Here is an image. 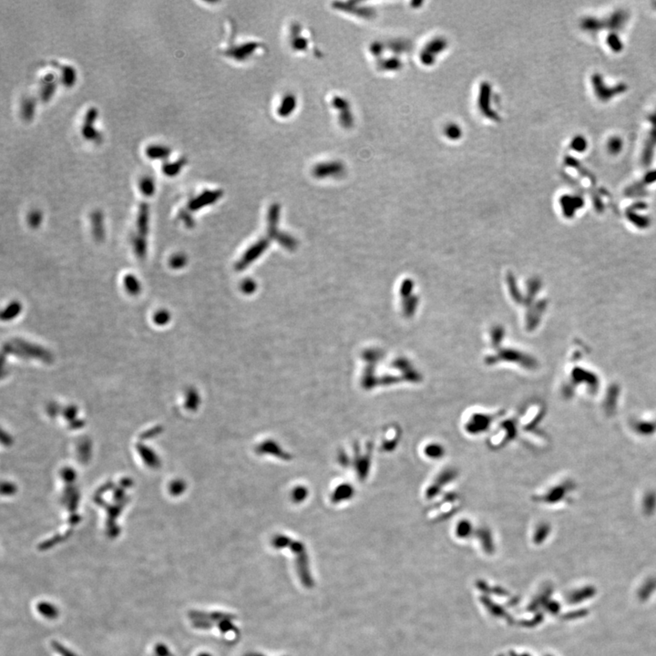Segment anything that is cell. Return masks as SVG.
Listing matches in <instances>:
<instances>
[{"label":"cell","instance_id":"3957f363","mask_svg":"<svg viewBox=\"0 0 656 656\" xmlns=\"http://www.w3.org/2000/svg\"><path fill=\"white\" fill-rule=\"evenodd\" d=\"M518 417L504 414L492 427L487 445L491 450H501L518 439Z\"/></svg>","mask_w":656,"mask_h":656},{"label":"cell","instance_id":"e0dca14e","mask_svg":"<svg viewBox=\"0 0 656 656\" xmlns=\"http://www.w3.org/2000/svg\"><path fill=\"white\" fill-rule=\"evenodd\" d=\"M141 189L145 195H152L154 193V182L150 177H144L141 181Z\"/></svg>","mask_w":656,"mask_h":656},{"label":"cell","instance_id":"2e32d148","mask_svg":"<svg viewBox=\"0 0 656 656\" xmlns=\"http://www.w3.org/2000/svg\"><path fill=\"white\" fill-rule=\"evenodd\" d=\"M472 522L468 518H460L456 523V533L458 535H468L472 531Z\"/></svg>","mask_w":656,"mask_h":656},{"label":"cell","instance_id":"ac0fdd59","mask_svg":"<svg viewBox=\"0 0 656 656\" xmlns=\"http://www.w3.org/2000/svg\"><path fill=\"white\" fill-rule=\"evenodd\" d=\"M126 286L129 291V293H132V294H137L138 291H140V283H138V281L135 279L134 276H127Z\"/></svg>","mask_w":656,"mask_h":656},{"label":"cell","instance_id":"ba28073f","mask_svg":"<svg viewBox=\"0 0 656 656\" xmlns=\"http://www.w3.org/2000/svg\"><path fill=\"white\" fill-rule=\"evenodd\" d=\"M298 97L294 92H285L276 98L274 104V114L277 119H289L298 110Z\"/></svg>","mask_w":656,"mask_h":656},{"label":"cell","instance_id":"d6986e66","mask_svg":"<svg viewBox=\"0 0 656 656\" xmlns=\"http://www.w3.org/2000/svg\"><path fill=\"white\" fill-rule=\"evenodd\" d=\"M20 311V305L17 303L11 304L10 308H7L5 312L3 313V319H10L16 317Z\"/></svg>","mask_w":656,"mask_h":656},{"label":"cell","instance_id":"7a4b0ae2","mask_svg":"<svg viewBox=\"0 0 656 656\" xmlns=\"http://www.w3.org/2000/svg\"><path fill=\"white\" fill-rule=\"evenodd\" d=\"M286 43L291 52L300 56L316 55L317 50L313 33L298 21H293L286 28Z\"/></svg>","mask_w":656,"mask_h":656},{"label":"cell","instance_id":"44dd1931","mask_svg":"<svg viewBox=\"0 0 656 656\" xmlns=\"http://www.w3.org/2000/svg\"><path fill=\"white\" fill-rule=\"evenodd\" d=\"M40 222V215L38 212H33L30 215V224L32 225H37Z\"/></svg>","mask_w":656,"mask_h":656},{"label":"cell","instance_id":"5b68a950","mask_svg":"<svg viewBox=\"0 0 656 656\" xmlns=\"http://www.w3.org/2000/svg\"><path fill=\"white\" fill-rule=\"evenodd\" d=\"M459 477V470L452 466H446L439 469L424 487L423 498L432 502L443 495L446 490Z\"/></svg>","mask_w":656,"mask_h":656},{"label":"cell","instance_id":"4fadbf2b","mask_svg":"<svg viewBox=\"0 0 656 656\" xmlns=\"http://www.w3.org/2000/svg\"><path fill=\"white\" fill-rule=\"evenodd\" d=\"M170 149L163 145H150L146 150V154L151 159H165L170 155Z\"/></svg>","mask_w":656,"mask_h":656},{"label":"cell","instance_id":"7402d4cb","mask_svg":"<svg viewBox=\"0 0 656 656\" xmlns=\"http://www.w3.org/2000/svg\"><path fill=\"white\" fill-rule=\"evenodd\" d=\"M167 320H168L167 313H160L156 316V321L159 322L161 325H162L163 323H166Z\"/></svg>","mask_w":656,"mask_h":656},{"label":"cell","instance_id":"277c9868","mask_svg":"<svg viewBox=\"0 0 656 656\" xmlns=\"http://www.w3.org/2000/svg\"><path fill=\"white\" fill-rule=\"evenodd\" d=\"M234 35H229L222 54L236 63H247L265 51V45L255 40L235 41Z\"/></svg>","mask_w":656,"mask_h":656},{"label":"cell","instance_id":"9a60e30c","mask_svg":"<svg viewBox=\"0 0 656 656\" xmlns=\"http://www.w3.org/2000/svg\"><path fill=\"white\" fill-rule=\"evenodd\" d=\"M61 78H62V82L64 83L65 85L71 86L76 80L75 69L70 66H65V65L62 66L61 67Z\"/></svg>","mask_w":656,"mask_h":656},{"label":"cell","instance_id":"5bb4252c","mask_svg":"<svg viewBox=\"0 0 656 656\" xmlns=\"http://www.w3.org/2000/svg\"><path fill=\"white\" fill-rule=\"evenodd\" d=\"M187 163V160L182 157L179 160H177L173 162H168L163 165V171L167 176H174L180 172L182 168H184V165Z\"/></svg>","mask_w":656,"mask_h":656},{"label":"cell","instance_id":"7c38bea8","mask_svg":"<svg viewBox=\"0 0 656 656\" xmlns=\"http://www.w3.org/2000/svg\"><path fill=\"white\" fill-rule=\"evenodd\" d=\"M55 89L56 79L53 74H48L42 77L40 80V97L43 101L50 100L55 92Z\"/></svg>","mask_w":656,"mask_h":656},{"label":"cell","instance_id":"52a82bcc","mask_svg":"<svg viewBox=\"0 0 656 656\" xmlns=\"http://www.w3.org/2000/svg\"><path fill=\"white\" fill-rule=\"evenodd\" d=\"M328 108L335 116L336 123L342 128H351L353 123V115L348 101L343 95L335 93L328 97Z\"/></svg>","mask_w":656,"mask_h":656},{"label":"cell","instance_id":"ffe728a7","mask_svg":"<svg viewBox=\"0 0 656 656\" xmlns=\"http://www.w3.org/2000/svg\"><path fill=\"white\" fill-rule=\"evenodd\" d=\"M23 115L25 118H31L34 112V101L31 99H26L23 101Z\"/></svg>","mask_w":656,"mask_h":656},{"label":"cell","instance_id":"6da1fadb","mask_svg":"<svg viewBox=\"0 0 656 656\" xmlns=\"http://www.w3.org/2000/svg\"><path fill=\"white\" fill-rule=\"evenodd\" d=\"M504 414V410L489 411L478 408L468 409L461 418V428L468 436H480L491 432Z\"/></svg>","mask_w":656,"mask_h":656},{"label":"cell","instance_id":"8fae6325","mask_svg":"<svg viewBox=\"0 0 656 656\" xmlns=\"http://www.w3.org/2000/svg\"><path fill=\"white\" fill-rule=\"evenodd\" d=\"M96 119V108L89 109L83 121L82 134L85 138L90 141H96L99 138V133L97 132L96 128H94V122Z\"/></svg>","mask_w":656,"mask_h":656},{"label":"cell","instance_id":"30bf717a","mask_svg":"<svg viewBox=\"0 0 656 656\" xmlns=\"http://www.w3.org/2000/svg\"><path fill=\"white\" fill-rule=\"evenodd\" d=\"M420 453L427 460L439 461L445 458L447 450L445 446L440 441H427L421 446Z\"/></svg>","mask_w":656,"mask_h":656},{"label":"cell","instance_id":"8992f818","mask_svg":"<svg viewBox=\"0 0 656 656\" xmlns=\"http://www.w3.org/2000/svg\"><path fill=\"white\" fill-rule=\"evenodd\" d=\"M435 500L436 502L429 503L426 512L427 518L434 520L446 519L454 516L463 504L461 496L456 491H447Z\"/></svg>","mask_w":656,"mask_h":656},{"label":"cell","instance_id":"9c48e42d","mask_svg":"<svg viewBox=\"0 0 656 656\" xmlns=\"http://www.w3.org/2000/svg\"><path fill=\"white\" fill-rule=\"evenodd\" d=\"M311 168H312L311 172L313 176L317 177L318 179L337 178L339 176H342L345 170L344 162L341 160H335V159L317 161L315 164H313Z\"/></svg>","mask_w":656,"mask_h":656}]
</instances>
